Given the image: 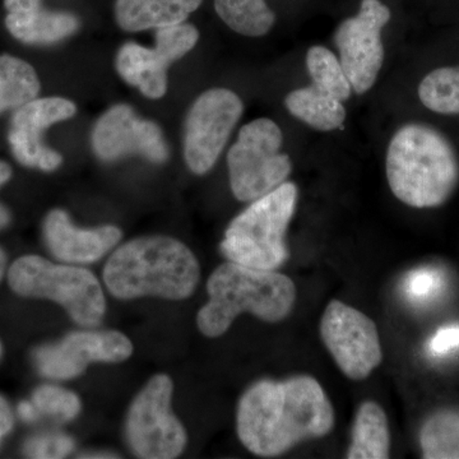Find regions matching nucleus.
I'll list each match as a JSON object with an SVG mask.
<instances>
[{"instance_id": "25", "label": "nucleus", "mask_w": 459, "mask_h": 459, "mask_svg": "<svg viewBox=\"0 0 459 459\" xmlns=\"http://www.w3.org/2000/svg\"><path fill=\"white\" fill-rule=\"evenodd\" d=\"M307 68L312 77L313 86L333 96L341 102L351 96L352 86L344 74L336 54L322 45L310 48L307 53Z\"/></svg>"}, {"instance_id": "38", "label": "nucleus", "mask_w": 459, "mask_h": 459, "mask_svg": "<svg viewBox=\"0 0 459 459\" xmlns=\"http://www.w3.org/2000/svg\"><path fill=\"white\" fill-rule=\"evenodd\" d=\"M83 458H117V455L110 453H90L89 455H82Z\"/></svg>"}, {"instance_id": "32", "label": "nucleus", "mask_w": 459, "mask_h": 459, "mask_svg": "<svg viewBox=\"0 0 459 459\" xmlns=\"http://www.w3.org/2000/svg\"><path fill=\"white\" fill-rule=\"evenodd\" d=\"M8 13H27L41 7V0H4Z\"/></svg>"}, {"instance_id": "22", "label": "nucleus", "mask_w": 459, "mask_h": 459, "mask_svg": "<svg viewBox=\"0 0 459 459\" xmlns=\"http://www.w3.org/2000/svg\"><path fill=\"white\" fill-rule=\"evenodd\" d=\"M214 9L232 31L249 38L267 35L276 22L265 0H214Z\"/></svg>"}, {"instance_id": "33", "label": "nucleus", "mask_w": 459, "mask_h": 459, "mask_svg": "<svg viewBox=\"0 0 459 459\" xmlns=\"http://www.w3.org/2000/svg\"><path fill=\"white\" fill-rule=\"evenodd\" d=\"M13 428V413L8 402L0 395V442Z\"/></svg>"}, {"instance_id": "27", "label": "nucleus", "mask_w": 459, "mask_h": 459, "mask_svg": "<svg viewBox=\"0 0 459 459\" xmlns=\"http://www.w3.org/2000/svg\"><path fill=\"white\" fill-rule=\"evenodd\" d=\"M32 402L40 415L42 413L60 421H72L82 410L80 397L74 392L54 385L39 386L33 392Z\"/></svg>"}, {"instance_id": "39", "label": "nucleus", "mask_w": 459, "mask_h": 459, "mask_svg": "<svg viewBox=\"0 0 459 459\" xmlns=\"http://www.w3.org/2000/svg\"><path fill=\"white\" fill-rule=\"evenodd\" d=\"M0 355H2V344H0Z\"/></svg>"}, {"instance_id": "13", "label": "nucleus", "mask_w": 459, "mask_h": 459, "mask_svg": "<svg viewBox=\"0 0 459 459\" xmlns=\"http://www.w3.org/2000/svg\"><path fill=\"white\" fill-rule=\"evenodd\" d=\"M93 152L101 161L114 162L141 156L153 164L169 159V147L161 128L141 119L128 105H115L100 117L91 134Z\"/></svg>"}, {"instance_id": "36", "label": "nucleus", "mask_w": 459, "mask_h": 459, "mask_svg": "<svg viewBox=\"0 0 459 459\" xmlns=\"http://www.w3.org/2000/svg\"><path fill=\"white\" fill-rule=\"evenodd\" d=\"M11 221V214L9 211L2 204H0V229L5 228Z\"/></svg>"}, {"instance_id": "10", "label": "nucleus", "mask_w": 459, "mask_h": 459, "mask_svg": "<svg viewBox=\"0 0 459 459\" xmlns=\"http://www.w3.org/2000/svg\"><path fill=\"white\" fill-rule=\"evenodd\" d=\"M244 104L234 91H205L189 108L184 126V159L195 175L207 174L221 156Z\"/></svg>"}, {"instance_id": "2", "label": "nucleus", "mask_w": 459, "mask_h": 459, "mask_svg": "<svg viewBox=\"0 0 459 459\" xmlns=\"http://www.w3.org/2000/svg\"><path fill=\"white\" fill-rule=\"evenodd\" d=\"M201 267L186 244L169 237L134 238L117 247L104 268V282L120 300L159 296L186 300L195 294Z\"/></svg>"}, {"instance_id": "20", "label": "nucleus", "mask_w": 459, "mask_h": 459, "mask_svg": "<svg viewBox=\"0 0 459 459\" xmlns=\"http://www.w3.org/2000/svg\"><path fill=\"white\" fill-rule=\"evenodd\" d=\"M40 89V80L31 65L8 54L0 56V113L38 98Z\"/></svg>"}, {"instance_id": "31", "label": "nucleus", "mask_w": 459, "mask_h": 459, "mask_svg": "<svg viewBox=\"0 0 459 459\" xmlns=\"http://www.w3.org/2000/svg\"><path fill=\"white\" fill-rule=\"evenodd\" d=\"M459 347V325L439 329L430 341V350L437 355H443Z\"/></svg>"}, {"instance_id": "21", "label": "nucleus", "mask_w": 459, "mask_h": 459, "mask_svg": "<svg viewBox=\"0 0 459 459\" xmlns=\"http://www.w3.org/2000/svg\"><path fill=\"white\" fill-rule=\"evenodd\" d=\"M425 459H459V409H444L429 416L420 429Z\"/></svg>"}, {"instance_id": "28", "label": "nucleus", "mask_w": 459, "mask_h": 459, "mask_svg": "<svg viewBox=\"0 0 459 459\" xmlns=\"http://www.w3.org/2000/svg\"><path fill=\"white\" fill-rule=\"evenodd\" d=\"M198 40L197 27L186 22L178 23L156 30L155 49L170 65L195 49Z\"/></svg>"}, {"instance_id": "16", "label": "nucleus", "mask_w": 459, "mask_h": 459, "mask_svg": "<svg viewBox=\"0 0 459 459\" xmlns=\"http://www.w3.org/2000/svg\"><path fill=\"white\" fill-rule=\"evenodd\" d=\"M168 62L156 49L126 42L117 56L120 77L148 99H161L168 91Z\"/></svg>"}, {"instance_id": "5", "label": "nucleus", "mask_w": 459, "mask_h": 459, "mask_svg": "<svg viewBox=\"0 0 459 459\" xmlns=\"http://www.w3.org/2000/svg\"><path fill=\"white\" fill-rule=\"evenodd\" d=\"M298 186L285 181L279 188L255 199L235 217L221 241V253L229 261L277 271L290 258L286 234L298 204Z\"/></svg>"}, {"instance_id": "6", "label": "nucleus", "mask_w": 459, "mask_h": 459, "mask_svg": "<svg viewBox=\"0 0 459 459\" xmlns=\"http://www.w3.org/2000/svg\"><path fill=\"white\" fill-rule=\"evenodd\" d=\"M8 282L18 295L49 299L62 305L82 327H96L107 312V300L99 280L84 268L26 255L9 268Z\"/></svg>"}, {"instance_id": "4", "label": "nucleus", "mask_w": 459, "mask_h": 459, "mask_svg": "<svg viewBox=\"0 0 459 459\" xmlns=\"http://www.w3.org/2000/svg\"><path fill=\"white\" fill-rule=\"evenodd\" d=\"M207 292L210 300L199 310L197 325L208 338L225 334L244 313L253 314L263 322H282L294 310L298 298L294 281L286 274L231 261L212 272Z\"/></svg>"}, {"instance_id": "12", "label": "nucleus", "mask_w": 459, "mask_h": 459, "mask_svg": "<svg viewBox=\"0 0 459 459\" xmlns=\"http://www.w3.org/2000/svg\"><path fill=\"white\" fill-rule=\"evenodd\" d=\"M132 353L131 340L120 332L78 331L39 347L33 360L42 377L69 380L83 374L91 362H122Z\"/></svg>"}, {"instance_id": "19", "label": "nucleus", "mask_w": 459, "mask_h": 459, "mask_svg": "<svg viewBox=\"0 0 459 459\" xmlns=\"http://www.w3.org/2000/svg\"><path fill=\"white\" fill-rule=\"evenodd\" d=\"M285 107L296 119L320 132L334 131L346 120L342 102L316 86L290 92L285 99Z\"/></svg>"}, {"instance_id": "35", "label": "nucleus", "mask_w": 459, "mask_h": 459, "mask_svg": "<svg viewBox=\"0 0 459 459\" xmlns=\"http://www.w3.org/2000/svg\"><path fill=\"white\" fill-rule=\"evenodd\" d=\"M12 177V169L7 162L0 161V186H4L8 183Z\"/></svg>"}, {"instance_id": "7", "label": "nucleus", "mask_w": 459, "mask_h": 459, "mask_svg": "<svg viewBox=\"0 0 459 459\" xmlns=\"http://www.w3.org/2000/svg\"><path fill=\"white\" fill-rule=\"evenodd\" d=\"M282 144V131L268 117H259L240 129L228 153L230 186L238 201H255L285 183L292 162L281 151Z\"/></svg>"}, {"instance_id": "9", "label": "nucleus", "mask_w": 459, "mask_h": 459, "mask_svg": "<svg viewBox=\"0 0 459 459\" xmlns=\"http://www.w3.org/2000/svg\"><path fill=\"white\" fill-rule=\"evenodd\" d=\"M319 332L325 349L349 379L361 382L382 364L376 322L351 305L332 300L320 319Z\"/></svg>"}, {"instance_id": "18", "label": "nucleus", "mask_w": 459, "mask_h": 459, "mask_svg": "<svg viewBox=\"0 0 459 459\" xmlns=\"http://www.w3.org/2000/svg\"><path fill=\"white\" fill-rule=\"evenodd\" d=\"M391 455V430L385 411L374 401L362 402L356 411L349 459H386Z\"/></svg>"}, {"instance_id": "15", "label": "nucleus", "mask_w": 459, "mask_h": 459, "mask_svg": "<svg viewBox=\"0 0 459 459\" xmlns=\"http://www.w3.org/2000/svg\"><path fill=\"white\" fill-rule=\"evenodd\" d=\"M202 2L204 0H117L115 18L124 31L157 30L186 22Z\"/></svg>"}, {"instance_id": "26", "label": "nucleus", "mask_w": 459, "mask_h": 459, "mask_svg": "<svg viewBox=\"0 0 459 459\" xmlns=\"http://www.w3.org/2000/svg\"><path fill=\"white\" fill-rule=\"evenodd\" d=\"M8 141L17 161L27 168L50 172L62 165V155L45 146L41 137L38 135L27 134L25 132L11 128Z\"/></svg>"}, {"instance_id": "30", "label": "nucleus", "mask_w": 459, "mask_h": 459, "mask_svg": "<svg viewBox=\"0 0 459 459\" xmlns=\"http://www.w3.org/2000/svg\"><path fill=\"white\" fill-rule=\"evenodd\" d=\"M439 276L431 270L412 272L407 280V291L415 299L429 298L439 289Z\"/></svg>"}, {"instance_id": "23", "label": "nucleus", "mask_w": 459, "mask_h": 459, "mask_svg": "<svg viewBox=\"0 0 459 459\" xmlns=\"http://www.w3.org/2000/svg\"><path fill=\"white\" fill-rule=\"evenodd\" d=\"M75 113L77 108L71 100L36 98L16 108V113L12 117L11 128L41 137V133L45 129L50 128L54 124L71 119Z\"/></svg>"}, {"instance_id": "37", "label": "nucleus", "mask_w": 459, "mask_h": 459, "mask_svg": "<svg viewBox=\"0 0 459 459\" xmlns=\"http://www.w3.org/2000/svg\"><path fill=\"white\" fill-rule=\"evenodd\" d=\"M5 264H7V258H5L4 252L0 249V281H2L3 276H4Z\"/></svg>"}, {"instance_id": "1", "label": "nucleus", "mask_w": 459, "mask_h": 459, "mask_svg": "<svg viewBox=\"0 0 459 459\" xmlns=\"http://www.w3.org/2000/svg\"><path fill=\"white\" fill-rule=\"evenodd\" d=\"M336 412L325 388L310 376L253 383L238 404L241 444L255 455L274 458L333 430Z\"/></svg>"}, {"instance_id": "17", "label": "nucleus", "mask_w": 459, "mask_h": 459, "mask_svg": "<svg viewBox=\"0 0 459 459\" xmlns=\"http://www.w3.org/2000/svg\"><path fill=\"white\" fill-rule=\"evenodd\" d=\"M8 31L17 40L31 45L56 44L80 29V20L68 12H51L42 7L27 13H8Z\"/></svg>"}, {"instance_id": "11", "label": "nucleus", "mask_w": 459, "mask_h": 459, "mask_svg": "<svg viewBox=\"0 0 459 459\" xmlns=\"http://www.w3.org/2000/svg\"><path fill=\"white\" fill-rule=\"evenodd\" d=\"M389 20L391 11L380 0H362L359 13L344 20L334 33L341 65L359 95L376 84L385 63L382 30Z\"/></svg>"}, {"instance_id": "8", "label": "nucleus", "mask_w": 459, "mask_h": 459, "mask_svg": "<svg viewBox=\"0 0 459 459\" xmlns=\"http://www.w3.org/2000/svg\"><path fill=\"white\" fill-rule=\"evenodd\" d=\"M174 385L157 374L133 401L126 424L132 452L146 459L179 457L188 443L186 428L171 412Z\"/></svg>"}, {"instance_id": "24", "label": "nucleus", "mask_w": 459, "mask_h": 459, "mask_svg": "<svg viewBox=\"0 0 459 459\" xmlns=\"http://www.w3.org/2000/svg\"><path fill=\"white\" fill-rule=\"evenodd\" d=\"M419 99L434 113L459 115V65L442 66L425 75L419 84Z\"/></svg>"}, {"instance_id": "29", "label": "nucleus", "mask_w": 459, "mask_h": 459, "mask_svg": "<svg viewBox=\"0 0 459 459\" xmlns=\"http://www.w3.org/2000/svg\"><path fill=\"white\" fill-rule=\"evenodd\" d=\"M74 437L63 433L36 435L25 444V455L30 458H65L74 451Z\"/></svg>"}, {"instance_id": "34", "label": "nucleus", "mask_w": 459, "mask_h": 459, "mask_svg": "<svg viewBox=\"0 0 459 459\" xmlns=\"http://www.w3.org/2000/svg\"><path fill=\"white\" fill-rule=\"evenodd\" d=\"M18 416L26 422H33L39 419L40 412H39L38 407L35 406L33 402L23 401L21 402L18 406Z\"/></svg>"}, {"instance_id": "3", "label": "nucleus", "mask_w": 459, "mask_h": 459, "mask_svg": "<svg viewBox=\"0 0 459 459\" xmlns=\"http://www.w3.org/2000/svg\"><path fill=\"white\" fill-rule=\"evenodd\" d=\"M389 188L413 208L440 207L459 184V160L442 133L425 124H406L389 142L385 156Z\"/></svg>"}, {"instance_id": "14", "label": "nucleus", "mask_w": 459, "mask_h": 459, "mask_svg": "<svg viewBox=\"0 0 459 459\" xmlns=\"http://www.w3.org/2000/svg\"><path fill=\"white\" fill-rule=\"evenodd\" d=\"M42 231L51 255L72 264L98 262L122 238V231L117 226L77 228L63 210H53L45 217Z\"/></svg>"}]
</instances>
